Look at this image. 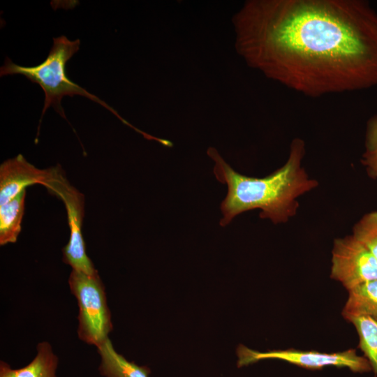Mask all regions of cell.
Here are the masks:
<instances>
[{
    "mask_svg": "<svg viewBox=\"0 0 377 377\" xmlns=\"http://www.w3.org/2000/svg\"><path fill=\"white\" fill-rule=\"evenodd\" d=\"M246 64L304 96L377 86V12L364 0H249L232 17Z\"/></svg>",
    "mask_w": 377,
    "mask_h": 377,
    "instance_id": "obj_1",
    "label": "cell"
},
{
    "mask_svg": "<svg viewBox=\"0 0 377 377\" xmlns=\"http://www.w3.org/2000/svg\"><path fill=\"white\" fill-rule=\"evenodd\" d=\"M207 154L214 162L216 179L228 187L221 204L222 227L239 214L256 209L260 210V219H269L274 224L287 223L297 213L298 198L319 185L302 166L305 142L300 138L292 140L285 164L261 178L235 171L214 147H209Z\"/></svg>",
    "mask_w": 377,
    "mask_h": 377,
    "instance_id": "obj_2",
    "label": "cell"
},
{
    "mask_svg": "<svg viewBox=\"0 0 377 377\" xmlns=\"http://www.w3.org/2000/svg\"><path fill=\"white\" fill-rule=\"evenodd\" d=\"M79 39L70 40L66 36H61L53 38V45L44 61L34 66H22L6 58L0 68V76L22 75L31 82L40 85L45 94L44 106L41 117L50 106L63 117L66 118L64 110L61 105L64 96L80 95L84 96L110 110L122 122L131 128L133 126L105 101L90 94L75 82L71 80L66 73V65L68 60L79 50ZM135 131L138 129L133 127Z\"/></svg>",
    "mask_w": 377,
    "mask_h": 377,
    "instance_id": "obj_3",
    "label": "cell"
},
{
    "mask_svg": "<svg viewBox=\"0 0 377 377\" xmlns=\"http://www.w3.org/2000/svg\"><path fill=\"white\" fill-rule=\"evenodd\" d=\"M68 286L79 308L77 335L97 348L112 330L105 286L98 273L89 275L75 269L69 275Z\"/></svg>",
    "mask_w": 377,
    "mask_h": 377,
    "instance_id": "obj_4",
    "label": "cell"
},
{
    "mask_svg": "<svg viewBox=\"0 0 377 377\" xmlns=\"http://www.w3.org/2000/svg\"><path fill=\"white\" fill-rule=\"evenodd\" d=\"M45 188L64 202L70 228L68 244L63 248V260L72 269L89 275L98 274V271L88 257L82 233V225L84 213V196L73 186L64 175L61 168L57 177Z\"/></svg>",
    "mask_w": 377,
    "mask_h": 377,
    "instance_id": "obj_5",
    "label": "cell"
},
{
    "mask_svg": "<svg viewBox=\"0 0 377 377\" xmlns=\"http://www.w3.org/2000/svg\"><path fill=\"white\" fill-rule=\"evenodd\" d=\"M237 366L239 367L267 359L286 361L304 369H322L326 367H346L353 372H367L371 367L366 357L357 355L355 350L327 353L316 350L296 349L274 350L259 352L240 345L237 348Z\"/></svg>",
    "mask_w": 377,
    "mask_h": 377,
    "instance_id": "obj_6",
    "label": "cell"
},
{
    "mask_svg": "<svg viewBox=\"0 0 377 377\" xmlns=\"http://www.w3.org/2000/svg\"><path fill=\"white\" fill-rule=\"evenodd\" d=\"M330 277L339 281L348 291L377 280V258L352 235L335 238Z\"/></svg>",
    "mask_w": 377,
    "mask_h": 377,
    "instance_id": "obj_7",
    "label": "cell"
},
{
    "mask_svg": "<svg viewBox=\"0 0 377 377\" xmlns=\"http://www.w3.org/2000/svg\"><path fill=\"white\" fill-rule=\"evenodd\" d=\"M60 169L59 165L39 169L22 154L3 161L0 165V205L11 200L29 186H47L57 177Z\"/></svg>",
    "mask_w": 377,
    "mask_h": 377,
    "instance_id": "obj_8",
    "label": "cell"
},
{
    "mask_svg": "<svg viewBox=\"0 0 377 377\" xmlns=\"http://www.w3.org/2000/svg\"><path fill=\"white\" fill-rule=\"evenodd\" d=\"M36 355L26 366L13 369L4 361L0 362V377H57L59 358L47 341L39 343Z\"/></svg>",
    "mask_w": 377,
    "mask_h": 377,
    "instance_id": "obj_9",
    "label": "cell"
},
{
    "mask_svg": "<svg viewBox=\"0 0 377 377\" xmlns=\"http://www.w3.org/2000/svg\"><path fill=\"white\" fill-rule=\"evenodd\" d=\"M101 357L98 371L103 377H149L150 369L128 361L114 348L108 338L97 347Z\"/></svg>",
    "mask_w": 377,
    "mask_h": 377,
    "instance_id": "obj_10",
    "label": "cell"
},
{
    "mask_svg": "<svg viewBox=\"0 0 377 377\" xmlns=\"http://www.w3.org/2000/svg\"><path fill=\"white\" fill-rule=\"evenodd\" d=\"M342 316L346 320L358 316L377 320V280L365 282L348 290Z\"/></svg>",
    "mask_w": 377,
    "mask_h": 377,
    "instance_id": "obj_11",
    "label": "cell"
},
{
    "mask_svg": "<svg viewBox=\"0 0 377 377\" xmlns=\"http://www.w3.org/2000/svg\"><path fill=\"white\" fill-rule=\"evenodd\" d=\"M26 189L22 190L7 203L0 205V245L17 241L21 232L24 212Z\"/></svg>",
    "mask_w": 377,
    "mask_h": 377,
    "instance_id": "obj_12",
    "label": "cell"
},
{
    "mask_svg": "<svg viewBox=\"0 0 377 377\" xmlns=\"http://www.w3.org/2000/svg\"><path fill=\"white\" fill-rule=\"evenodd\" d=\"M355 327L359 336V348L377 374V320L367 316H352L346 319Z\"/></svg>",
    "mask_w": 377,
    "mask_h": 377,
    "instance_id": "obj_13",
    "label": "cell"
},
{
    "mask_svg": "<svg viewBox=\"0 0 377 377\" xmlns=\"http://www.w3.org/2000/svg\"><path fill=\"white\" fill-rule=\"evenodd\" d=\"M361 163L369 177L377 180V113L367 121Z\"/></svg>",
    "mask_w": 377,
    "mask_h": 377,
    "instance_id": "obj_14",
    "label": "cell"
},
{
    "mask_svg": "<svg viewBox=\"0 0 377 377\" xmlns=\"http://www.w3.org/2000/svg\"><path fill=\"white\" fill-rule=\"evenodd\" d=\"M351 235L377 258V211L364 214L354 224Z\"/></svg>",
    "mask_w": 377,
    "mask_h": 377,
    "instance_id": "obj_15",
    "label": "cell"
}]
</instances>
